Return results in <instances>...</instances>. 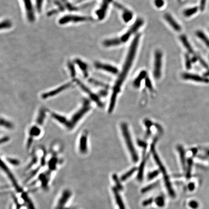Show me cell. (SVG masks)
Returning a JSON list of instances; mask_svg holds the SVG:
<instances>
[{
  "mask_svg": "<svg viewBox=\"0 0 209 209\" xmlns=\"http://www.w3.org/2000/svg\"><path fill=\"white\" fill-rule=\"evenodd\" d=\"M12 24L8 20H4L1 23V29L6 30L11 27Z\"/></svg>",
  "mask_w": 209,
  "mask_h": 209,
  "instance_id": "obj_34",
  "label": "cell"
},
{
  "mask_svg": "<svg viewBox=\"0 0 209 209\" xmlns=\"http://www.w3.org/2000/svg\"><path fill=\"white\" fill-rule=\"evenodd\" d=\"M1 127H4V128L7 130H12L14 128L13 123L3 117H2L1 119Z\"/></svg>",
  "mask_w": 209,
  "mask_h": 209,
  "instance_id": "obj_25",
  "label": "cell"
},
{
  "mask_svg": "<svg viewBox=\"0 0 209 209\" xmlns=\"http://www.w3.org/2000/svg\"><path fill=\"white\" fill-rule=\"evenodd\" d=\"M44 0H36V8L38 11L40 12L43 7Z\"/></svg>",
  "mask_w": 209,
  "mask_h": 209,
  "instance_id": "obj_39",
  "label": "cell"
},
{
  "mask_svg": "<svg viewBox=\"0 0 209 209\" xmlns=\"http://www.w3.org/2000/svg\"><path fill=\"white\" fill-rule=\"evenodd\" d=\"M136 170H137V169L135 168H133V169H131V170H129L128 172H127V173H126L124 174V175H122V176L121 179V181H125L126 179H127L129 177H130L136 171Z\"/></svg>",
  "mask_w": 209,
  "mask_h": 209,
  "instance_id": "obj_33",
  "label": "cell"
},
{
  "mask_svg": "<svg viewBox=\"0 0 209 209\" xmlns=\"http://www.w3.org/2000/svg\"><path fill=\"white\" fill-rule=\"evenodd\" d=\"M155 203L158 206L163 207L164 206L165 204V201H164V198L161 196L158 197L155 200Z\"/></svg>",
  "mask_w": 209,
  "mask_h": 209,
  "instance_id": "obj_36",
  "label": "cell"
},
{
  "mask_svg": "<svg viewBox=\"0 0 209 209\" xmlns=\"http://www.w3.org/2000/svg\"><path fill=\"white\" fill-rule=\"evenodd\" d=\"M206 2L207 0H201L200 5H199V9H200L201 11H204L205 8Z\"/></svg>",
  "mask_w": 209,
  "mask_h": 209,
  "instance_id": "obj_42",
  "label": "cell"
},
{
  "mask_svg": "<svg viewBox=\"0 0 209 209\" xmlns=\"http://www.w3.org/2000/svg\"><path fill=\"white\" fill-rule=\"evenodd\" d=\"M182 77L185 80L194 81L196 82H202V83H208L209 80L207 78L202 77L198 75L193 74L191 73H185L182 75Z\"/></svg>",
  "mask_w": 209,
  "mask_h": 209,
  "instance_id": "obj_19",
  "label": "cell"
},
{
  "mask_svg": "<svg viewBox=\"0 0 209 209\" xmlns=\"http://www.w3.org/2000/svg\"><path fill=\"white\" fill-rule=\"evenodd\" d=\"M198 10V8L197 6L190 8L186 9L183 11V15L186 17H190L197 13Z\"/></svg>",
  "mask_w": 209,
  "mask_h": 209,
  "instance_id": "obj_29",
  "label": "cell"
},
{
  "mask_svg": "<svg viewBox=\"0 0 209 209\" xmlns=\"http://www.w3.org/2000/svg\"><path fill=\"white\" fill-rule=\"evenodd\" d=\"M96 68L105 71L112 74H117L119 70L117 68L108 64H104L100 62H96L94 64Z\"/></svg>",
  "mask_w": 209,
  "mask_h": 209,
  "instance_id": "obj_18",
  "label": "cell"
},
{
  "mask_svg": "<svg viewBox=\"0 0 209 209\" xmlns=\"http://www.w3.org/2000/svg\"><path fill=\"white\" fill-rule=\"evenodd\" d=\"M162 53L160 50H157L154 53V66L153 74L155 79H159L161 76L162 65Z\"/></svg>",
  "mask_w": 209,
  "mask_h": 209,
  "instance_id": "obj_10",
  "label": "cell"
},
{
  "mask_svg": "<svg viewBox=\"0 0 209 209\" xmlns=\"http://www.w3.org/2000/svg\"><path fill=\"white\" fill-rule=\"evenodd\" d=\"M71 196L72 193L69 190H65L62 192L61 196H60V198L58 199L55 209H65V205L68 202Z\"/></svg>",
  "mask_w": 209,
  "mask_h": 209,
  "instance_id": "obj_15",
  "label": "cell"
},
{
  "mask_svg": "<svg viewBox=\"0 0 209 209\" xmlns=\"http://www.w3.org/2000/svg\"><path fill=\"white\" fill-rule=\"evenodd\" d=\"M62 162V159L59 157V152L52 150L50 153V157L46 161V165L48 169L52 172L55 171L57 169L60 164Z\"/></svg>",
  "mask_w": 209,
  "mask_h": 209,
  "instance_id": "obj_9",
  "label": "cell"
},
{
  "mask_svg": "<svg viewBox=\"0 0 209 209\" xmlns=\"http://www.w3.org/2000/svg\"><path fill=\"white\" fill-rule=\"evenodd\" d=\"M189 206L191 207V208H197L198 207V203H197V202L195 201H192L189 203Z\"/></svg>",
  "mask_w": 209,
  "mask_h": 209,
  "instance_id": "obj_46",
  "label": "cell"
},
{
  "mask_svg": "<svg viewBox=\"0 0 209 209\" xmlns=\"http://www.w3.org/2000/svg\"><path fill=\"white\" fill-rule=\"evenodd\" d=\"M179 152L180 153V158H181V162L183 166V168L185 167V153H184V150L182 146H179L178 148Z\"/></svg>",
  "mask_w": 209,
  "mask_h": 209,
  "instance_id": "obj_32",
  "label": "cell"
},
{
  "mask_svg": "<svg viewBox=\"0 0 209 209\" xmlns=\"http://www.w3.org/2000/svg\"><path fill=\"white\" fill-rule=\"evenodd\" d=\"M153 201V199L152 198H149V199H147V200H146L144 201L143 202L142 204H143V206H146L149 205L150 204H152V202Z\"/></svg>",
  "mask_w": 209,
  "mask_h": 209,
  "instance_id": "obj_44",
  "label": "cell"
},
{
  "mask_svg": "<svg viewBox=\"0 0 209 209\" xmlns=\"http://www.w3.org/2000/svg\"><path fill=\"white\" fill-rule=\"evenodd\" d=\"M92 109L91 101L87 98H84L82 100L81 106L78 108L75 112L71 115L68 119V125L67 130L71 131L77 126L85 116L90 112Z\"/></svg>",
  "mask_w": 209,
  "mask_h": 209,
  "instance_id": "obj_2",
  "label": "cell"
},
{
  "mask_svg": "<svg viewBox=\"0 0 209 209\" xmlns=\"http://www.w3.org/2000/svg\"><path fill=\"white\" fill-rule=\"evenodd\" d=\"M152 151L153 156H154V160L157 162V165L159 166L160 171L162 173L163 175L164 181H165V182L166 186V188L168 189L169 194L170 195V196L173 198V197H175V193H174L173 190L171 183H170V180H169V179L168 174L166 173L165 168L164 167V165L162 163L159 157L158 156L157 152L155 151V149H154V146H153V147H152Z\"/></svg>",
  "mask_w": 209,
  "mask_h": 209,
  "instance_id": "obj_6",
  "label": "cell"
},
{
  "mask_svg": "<svg viewBox=\"0 0 209 209\" xmlns=\"http://www.w3.org/2000/svg\"><path fill=\"white\" fill-rule=\"evenodd\" d=\"M75 82L81 89V90H82L88 97L87 98L89 99L90 101L93 102V103L97 104V105L99 107H103L104 105L97 94L93 93L91 90L87 87V86L85 85L82 82H81L80 80L75 78Z\"/></svg>",
  "mask_w": 209,
  "mask_h": 209,
  "instance_id": "obj_7",
  "label": "cell"
},
{
  "mask_svg": "<svg viewBox=\"0 0 209 209\" xmlns=\"http://www.w3.org/2000/svg\"><path fill=\"white\" fill-rule=\"evenodd\" d=\"M74 83H75L74 79L71 81L70 82L64 83L62 85L59 86L58 87L55 88V89L44 92L41 94V98L43 100H47L49 98L54 97L55 96L59 95L61 93L64 92L67 89L70 88L73 85Z\"/></svg>",
  "mask_w": 209,
  "mask_h": 209,
  "instance_id": "obj_8",
  "label": "cell"
},
{
  "mask_svg": "<svg viewBox=\"0 0 209 209\" xmlns=\"http://www.w3.org/2000/svg\"><path fill=\"white\" fill-rule=\"evenodd\" d=\"M68 209V208H65V209Z\"/></svg>",
  "mask_w": 209,
  "mask_h": 209,
  "instance_id": "obj_49",
  "label": "cell"
},
{
  "mask_svg": "<svg viewBox=\"0 0 209 209\" xmlns=\"http://www.w3.org/2000/svg\"><path fill=\"white\" fill-rule=\"evenodd\" d=\"M192 60L190 59L188 55H185V66L187 69L191 68L192 66Z\"/></svg>",
  "mask_w": 209,
  "mask_h": 209,
  "instance_id": "obj_38",
  "label": "cell"
},
{
  "mask_svg": "<svg viewBox=\"0 0 209 209\" xmlns=\"http://www.w3.org/2000/svg\"><path fill=\"white\" fill-rule=\"evenodd\" d=\"M180 40L181 41L182 43L183 44V45L186 48V49H187V51H188L190 53L193 54V49H192V46H191V45H190L189 42L188 40V39H187L186 36H185L184 34H182V35H181V36H180Z\"/></svg>",
  "mask_w": 209,
  "mask_h": 209,
  "instance_id": "obj_24",
  "label": "cell"
},
{
  "mask_svg": "<svg viewBox=\"0 0 209 209\" xmlns=\"http://www.w3.org/2000/svg\"><path fill=\"white\" fill-rule=\"evenodd\" d=\"M154 3L155 6L158 8H162L165 4L164 0H154Z\"/></svg>",
  "mask_w": 209,
  "mask_h": 209,
  "instance_id": "obj_40",
  "label": "cell"
},
{
  "mask_svg": "<svg viewBox=\"0 0 209 209\" xmlns=\"http://www.w3.org/2000/svg\"><path fill=\"white\" fill-rule=\"evenodd\" d=\"M52 173L53 172L48 169L45 171L39 174V175H38V181L40 183L41 186L42 188L45 190L48 188L51 178V175Z\"/></svg>",
  "mask_w": 209,
  "mask_h": 209,
  "instance_id": "obj_16",
  "label": "cell"
},
{
  "mask_svg": "<svg viewBox=\"0 0 209 209\" xmlns=\"http://www.w3.org/2000/svg\"><path fill=\"white\" fill-rule=\"evenodd\" d=\"M205 76L206 77H209V71H208L205 74Z\"/></svg>",
  "mask_w": 209,
  "mask_h": 209,
  "instance_id": "obj_48",
  "label": "cell"
},
{
  "mask_svg": "<svg viewBox=\"0 0 209 209\" xmlns=\"http://www.w3.org/2000/svg\"><path fill=\"white\" fill-rule=\"evenodd\" d=\"M145 84L146 86H147L148 88H149L150 89H152V83L150 82V80H149V78H147L145 80Z\"/></svg>",
  "mask_w": 209,
  "mask_h": 209,
  "instance_id": "obj_45",
  "label": "cell"
},
{
  "mask_svg": "<svg viewBox=\"0 0 209 209\" xmlns=\"http://www.w3.org/2000/svg\"><path fill=\"white\" fill-rule=\"evenodd\" d=\"M189 189L190 190H193L194 189V184L193 183H190L188 186Z\"/></svg>",
  "mask_w": 209,
  "mask_h": 209,
  "instance_id": "obj_47",
  "label": "cell"
},
{
  "mask_svg": "<svg viewBox=\"0 0 209 209\" xmlns=\"http://www.w3.org/2000/svg\"><path fill=\"white\" fill-rule=\"evenodd\" d=\"M164 18L166 21L168 22L169 24L170 25L171 27L176 32H180L182 30L181 26L178 23L175 19L172 17L170 14L169 13H166L164 15Z\"/></svg>",
  "mask_w": 209,
  "mask_h": 209,
  "instance_id": "obj_21",
  "label": "cell"
},
{
  "mask_svg": "<svg viewBox=\"0 0 209 209\" xmlns=\"http://www.w3.org/2000/svg\"><path fill=\"white\" fill-rule=\"evenodd\" d=\"M113 192L116 199V203L119 207V209H125L121 197L120 196L119 192L118 191V189L114 187L113 188Z\"/></svg>",
  "mask_w": 209,
  "mask_h": 209,
  "instance_id": "obj_23",
  "label": "cell"
},
{
  "mask_svg": "<svg viewBox=\"0 0 209 209\" xmlns=\"http://www.w3.org/2000/svg\"><path fill=\"white\" fill-rule=\"evenodd\" d=\"M196 34L199 39L204 42L206 46L209 48V39L208 37L202 31H200V30L197 31L196 32Z\"/></svg>",
  "mask_w": 209,
  "mask_h": 209,
  "instance_id": "obj_27",
  "label": "cell"
},
{
  "mask_svg": "<svg viewBox=\"0 0 209 209\" xmlns=\"http://www.w3.org/2000/svg\"><path fill=\"white\" fill-rule=\"evenodd\" d=\"M89 21V17L85 16H78V15H66L64 17H61L59 20V23L62 25L66 24L68 23L74 22L78 23Z\"/></svg>",
  "mask_w": 209,
  "mask_h": 209,
  "instance_id": "obj_12",
  "label": "cell"
},
{
  "mask_svg": "<svg viewBox=\"0 0 209 209\" xmlns=\"http://www.w3.org/2000/svg\"><path fill=\"white\" fill-rule=\"evenodd\" d=\"M49 115L53 120L67 130L68 125V117L54 111H49Z\"/></svg>",
  "mask_w": 209,
  "mask_h": 209,
  "instance_id": "obj_14",
  "label": "cell"
},
{
  "mask_svg": "<svg viewBox=\"0 0 209 209\" xmlns=\"http://www.w3.org/2000/svg\"><path fill=\"white\" fill-rule=\"evenodd\" d=\"M158 183H159L158 182H155V183H153L152 185H149L147 186L146 187H144V188L142 189V193H146V192L150 191V190L153 189V188H154V187H156V186L158 185Z\"/></svg>",
  "mask_w": 209,
  "mask_h": 209,
  "instance_id": "obj_35",
  "label": "cell"
},
{
  "mask_svg": "<svg viewBox=\"0 0 209 209\" xmlns=\"http://www.w3.org/2000/svg\"><path fill=\"white\" fill-rule=\"evenodd\" d=\"M141 34H137L132 41L131 45L130 46L128 52L125 60L124 65L122 67V72L119 77L116 81V83L113 88L112 93L110 97L109 105L108 108V112L111 113L115 108L116 100L118 95L120 93L122 86L125 80L127 74L131 68L132 64L136 56L137 49L138 48L139 41L141 38Z\"/></svg>",
  "mask_w": 209,
  "mask_h": 209,
  "instance_id": "obj_1",
  "label": "cell"
},
{
  "mask_svg": "<svg viewBox=\"0 0 209 209\" xmlns=\"http://www.w3.org/2000/svg\"><path fill=\"white\" fill-rule=\"evenodd\" d=\"M159 174V171H153V173H150L148 175V178L149 180H152L153 179L156 177Z\"/></svg>",
  "mask_w": 209,
  "mask_h": 209,
  "instance_id": "obj_41",
  "label": "cell"
},
{
  "mask_svg": "<svg viewBox=\"0 0 209 209\" xmlns=\"http://www.w3.org/2000/svg\"><path fill=\"white\" fill-rule=\"evenodd\" d=\"M43 134L42 126L34 123L29 127L27 131V138L26 139V148L29 150L32 147L34 139L39 138Z\"/></svg>",
  "mask_w": 209,
  "mask_h": 209,
  "instance_id": "obj_4",
  "label": "cell"
},
{
  "mask_svg": "<svg viewBox=\"0 0 209 209\" xmlns=\"http://www.w3.org/2000/svg\"><path fill=\"white\" fill-rule=\"evenodd\" d=\"M5 159H6L5 162L8 163L9 164H10L11 165L17 166L20 165V160L17 159V158L12 157H6Z\"/></svg>",
  "mask_w": 209,
  "mask_h": 209,
  "instance_id": "obj_31",
  "label": "cell"
},
{
  "mask_svg": "<svg viewBox=\"0 0 209 209\" xmlns=\"http://www.w3.org/2000/svg\"><path fill=\"white\" fill-rule=\"evenodd\" d=\"M122 43L121 39L120 38H114L112 39H107L103 42V44L106 47H111V46H118Z\"/></svg>",
  "mask_w": 209,
  "mask_h": 209,
  "instance_id": "obj_22",
  "label": "cell"
},
{
  "mask_svg": "<svg viewBox=\"0 0 209 209\" xmlns=\"http://www.w3.org/2000/svg\"><path fill=\"white\" fill-rule=\"evenodd\" d=\"M144 24V21L142 18H138L135 21L134 24L126 32L123 36L121 37L122 43H125L128 40L130 37L133 34L136 33L138 30Z\"/></svg>",
  "mask_w": 209,
  "mask_h": 209,
  "instance_id": "obj_11",
  "label": "cell"
},
{
  "mask_svg": "<svg viewBox=\"0 0 209 209\" xmlns=\"http://www.w3.org/2000/svg\"><path fill=\"white\" fill-rule=\"evenodd\" d=\"M145 164V160H144L141 166H139V171H138V179L139 181H141L143 179V173H144V169Z\"/></svg>",
  "mask_w": 209,
  "mask_h": 209,
  "instance_id": "obj_30",
  "label": "cell"
},
{
  "mask_svg": "<svg viewBox=\"0 0 209 209\" xmlns=\"http://www.w3.org/2000/svg\"><path fill=\"white\" fill-rule=\"evenodd\" d=\"M113 179L114 181L115 182V184H116V186H117V188L119 190L122 189V185L120 183V181H119V179L118 178L117 176L115 175V174L113 175Z\"/></svg>",
  "mask_w": 209,
  "mask_h": 209,
  "instance_id": "obj_37",
  "label": "cell"
},
{
  "mask_svg": "<svg viewBox=\"0 0 209 209\" xmlns=\"http://www.w3.org/2000/svg\"><path fill=\"white\" fill-rule=\"evenodd\" d=\"M9 141H10L9 137L8 136H4L1 139V144H5V143H8Z\"/></svg>",
  "mask_w": 209,
  "mask_h": 209,
  "instance_id": "obj_43",
  "label": "cell"
},
{
  "mask_svg": "<svg viewBox=\"0 0 209 209\" xmlns=\"http://www.w3.org/2000/svg\"><path fill=\"white\" fill-rule=\"evenodd\" d=\"M49 111H48L46 108L43 107L40 108L36 115L34 123L42 127L45 124L47 115L49 114Z\"/></svg>",
  "mask_w": 209,
  "mask_h": 209,
  "instance_id": "obj_17",
  "label": "cell"
},
{
  "mask_svg": "<svg viewBox=\"0 0 209 209\" xmlns=\"http://www.w3.org/2000/svg\"><path fill=\"white\" fill-rule=\"evenodd\" d=\"M146 75H147V72L145 70H143L140 73L139 75L138 76V77L134 81L133 84L135 87L138 88L140 86L141 81L146 77Z\"/></svg>",
  "mask_w": 209,
  "mask_h": 209,
  "instance_id": "obj_26",
  "label": "cell"
},
{
  "mask_svg": "<svg viewBox=\"0 0 209 209\" xmlns=\"http://www.w3.org/2000/svg\"><path fill=\"white\" fill-rule=\"evenodd\" d=\"M89 132L86 129L81 131L78 136L77 142V149L78 153L81 155H85L89 151Z\"/></svg>",
  "mask_w": 209,
  "mask_h": 209,
  "instance_id": "obj_5",
  "label": "cell"
},
{
  "mask_svg": "<svg viewBox=\"0 0 209 209\" xmlns=\"http://www.w3.org/2000/svg\"><path fill=\"white\" fill-rule=\"evenodd\" d=\"M122 17L124 21L127 23L129 22L130 21L132 20L133 17V14L131 11H129L126 8L123 11Z\"/></svg>",
  "mask_w": 209,
  "mask_h": 209,
  "instance_id": "obj_28",
  "label": "cell"
},
{
  "mask_svg": "<svg viewBox=\"0 0 209 209\" xmlns=\"http://www.w3.org/2000/svg\"><path fill=\"white\" fill-rule=\"evenodd\" d=\"M112 1V0H103L100 8L96 12V14L99 20H103L105 17L109 8V4Z\"/></svg>",
  "mask_w": 209,
  "mask_h": 209,
  "instance_id": "obj_20",
  "label": "cell"
},
{
  "mask_svg": "<svg viewBox=\"0 0 209 209\" xmlns=\"http://www.w3.org/2000/svg\"><path fill=\"white\" fill-rule=\"evenodd\" d=\"M121 127L122 136L125 139V142L127 149L128 150L130 154L131 155V158L134 162H137L138 160V154L135 148L127 124L123 122L121 125Z\"/></svg>",
  "mask_w": 209,
  "mask_h": 209,
  "instance_id": "obj_3",
  "label": "cell"
},
{
  "mask_svg": "<svg viewBox=\"0 0 209 209\" xmlns=\"http://www.w3.org/2000/svg\"><path fill=\"white\" fill-rule=\"evenodd\" d=\"M21 2L27 20L30 22H33L35 19V15L32 0H21Z\"/></svg>",
  "mask_w": 209,
  "mask_h": 209,
  "instance_id": "obj_13",
  "label": "cell"
}]
</instances>
